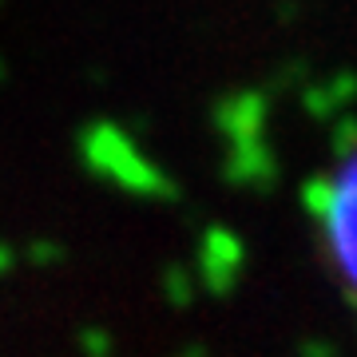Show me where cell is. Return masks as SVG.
Returning a JSON list of instances; mask_svg holds the SVG:
<instances>
[{
  "label": "cell",
  "instance_id": "cell-2",
  "mask_svg": "<svg viewBox=\"0 0 357 357\" xmlns=\"http://www.w3.org/2000/svg\"><path fill=\"white\" fill-rule=\"evenodd\" d=\"M8 270H13V250H8V246L0 243V278H4Z\"/></svg>",
  "mask_w": 357,
  "mask_h": 357
},
{
  "label": "cell",
  "instance_id": "cell-1",
  "mask_svg": "<svg viewBox=\"0 0 357 357\" xmlns=\"http://www.w3.org/2000/svg\"><path fill=\"white\" fill-rule=\"evenodd\" d=\"M326 243H330V258L349 294H357V151L337 167L330 191H326Z\"/></svg>",
  "mask_w": 357,
  "mask_h": 357
}]
</instances>
